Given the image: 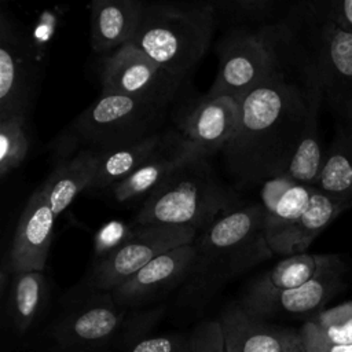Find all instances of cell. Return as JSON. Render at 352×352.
<instances>
[{"instance_id": "1", "label": "cell", "mask_w": 352, "mask_h": 352, "mask_svg": "<svg viewBox=\"0 0 352 352\" xmlns=\"http://www.w3.org/2000/svg\"><path fill=\"white\" fill-rule=\"evenodd\" d=\"M311 84H298L286 65L238 102V125L223 148L226 169L241 186L286 175L302 133Z\"/></svg>"}, {"instance_id": "2", "label": "cell", "mask_w": 352, "mask_h": 352, "mask_svg": "<svg viewBox=\"0 0 352 352\" xmlns=\"http://www.w3.org/2000/svg\"><path fill=\"white\" fill-rule=\"evenodd\" d=\"M216 22L213 1H144L131 44L183 81L208 52Z\"/></svg>"}, {"instance_id": "3", "label": "cell", "mask_w": 352, "mask_h": 352, "mask_svg": "<svg viewBox=\"0 0 352 352\" xmlns=\"http://www.w3.org/2000/svg\"><path fill=\"white\" fill-rule=\"evenodd\" d=\"M169 103L100 94L56 138V161L78 151L96 154L140 142L162 132Z\"/></svg>"}, {"instance_id": "4", "label": "cell", "mask_w": 352, "mask_h": 352, "mask_svg": "<svg viewBox=\"0 0 352 352\" xmlns=\"http://www.w3.org/2000/svg\"><path fill=\"white\" fill-rule=\"evenodd\" d=\"M293 19L305 30V44L290 33V44L301 67L319 85L323 103L338 124L352 125V33L330 14L327 4H304Z\"/></svg>"}, {"instance_id": "5", "label": "cell", "mask_w": 352, "mask_h": 352, "mask_svg": "<svg viewBox=\"0 0 352 352\" xmlns=\"http://www.w3.org/2000/svg\"><path fill=\"white\" fill-rule=\"evenodd\" d=\"M236 208L234 190L216 175L208 158L198 157L177 168L146 198L133 223L188 226L201 232Z\"/></svg>"}, {"instance_id": "6", "label": "cell", "mask_w": 352, "mask_h": 352, "mask_svg": "<svg viewBox=\"0 0 352 352\" xmlns=\"http://www.w3.org/2000/svg\"><path fill=\"white\" fill-rule=\"evenodd\" d=\"M192 272L205 283H221L270 258L261 204L239 206L219 217L194 241Z\"/></svg>"}, {"instance_id": "7", "label": "cell", "mask_w": 352, "mask_h": 352, "mask_svg": "<svg viewBox=\"0 0 352 352\" xmlns=\"http://www.w3.org/2000/svg\"><path fill=\"white\" fill-rule=\"evenodd\" d=\"M285 51L280 23L228 30L217 43V73L206 95L227 96L238 103L285 66Z\"/></svg>"}, {"instance_id": "8", "label": "cell", "mask_w": 352, "mask_h": 352, "mask_svg": "<svg viewBox=\"0 0 352 352\" xmlns=\"http://www.w3.org/2000/svg\"><path fill=\"white\" fill-rule=\"evenodd\" d=\"M198 234V230L188 226L136 224L132 236L120 249L94 263L89 283L95 289L111 292L157 256L192 243Z\"/></svg>"}, {"instance_id": "9", "label": "cell", "mask_w": 352, "mask_h": 352, "mask_svg": "<svg viewBox=\"0 0 352 352\" xmlns=\"http://www.w3.org/2000/svg\"><path fill=\"white\" fill-rule=\"evenodd\" d=\"M41 70L28 32L3 10L0 14V120L26 118Z\"/></svg>"}, {"instance_id": "10", "label": "cell", "mask_w": 352, "mask_h": 352, "mask_svg": "<svg viewBox=\"0 0 352 352\" xmlns=\"http://www.w3.org/2000/svg\"><path fill=\"white\" fill-rule=\"evenodd\" d=\"M100 94L170 103L182 81L128 43L109 52L100 66Z\"/></svg>"}, {"instance_id": "11", "label": "cell", "mask_w": 352, "mask_h": 352, "mask_svg": "<svg viewBox=\"0 0 352 352\" xmlns=\"http://www.w3.org/2000/svg\"><path fill=\"white\" fill-rule=\"evenodd\" d=\"M56 214L38 187L28 199L8 250L7 271L10 275L21 272H44L50 246L54 238Z\"/></svg>"}, {"instance_id": "12", "label": "cell", "mask_w": 352, "mask_h": 352, "mask_svg": "<svg viewBox=\"0 0 352 352\" xmlns=\"http://www.w3.org/2000/svg\"><path fill=\"white\" fill-rule=\"evenodd\" d=\"M348 267L337 256L324 270L307 283L267 296L242 300L241 307L250 315H305L320 311L344 287Z\"/></svg>"}, {"instance_id": "13", "label": "cell", "mask_w": 352, "mask_h": 352, "mask_svg": "<svg viewBox=\"0 0 352 352\" xmlns=\"http://www.w3.org/2000/svg\"><path fill=\"white\" fill-rule=\"evenodd\" d=\"M238 103L227 96H205L177 122L183 140L201 157L209 158L232 139L238 125Z\"/></svg>"}, {"instance_id": "14", "label": "cell", "mask_w": 352, "mask_h": 352, "mask_svg": "<svg viewBox=\"0 0 352 352\" xmlns=\"http://www.w3.org/2000/svg\"><path fill=\"white\" fill-rule=\"evenodd\" d=\"M198 157L177 129H168L162 144L132 175L110 187L111 195L117 202H131L144 195L147 198L177 168Z\"/></svg>"}, {"instance_id": "15", "label": "cell", "mask_w": 352, "mask_h": 352, "mask_svg": "<svg viewBox=\"0 0 352 352\" xmlns=\"http://www.w3.org/2000/svg\"><path fill=\"white\" fill-rule=\"evenodd\" d=\"M195 256L194 242L165 252L110 293L117 304L140 302L191 275Z\"/></svg>"}, {"instance_id": "16", "label": "cell", "mask_w": 352, "mask_h": 352, "mask_svg": "<svg viewBox=\"0 0 352 352\" xmlns=\"http://www.w3.org/2000/svg\"><path fill=\"white\" fill-rule=\"evenodd\" d=\"M220 322L226 352H305L300 333L264 326L242 307L231 308Z\"/></svg>"}, {"instance_id": "17", "label": "cell", "mask_w": 352, "mask_h": 352, "mask_svg": "<svg viewBox=\"0 0 352 352\" xmlns=\"http://www.w3.org/2000/svg\"><path fill=\"white\" fill-rule=\"evenodd\" d=\"M142 0H94L89 6V40L95 52H113L131 43L143 12Z\"/></svg>"}, {"instance_id": "18", "label": "cell", "mask_w": 352, "mask_h": 352, "mask_svg": "<svg viewBox=\"0 0 352 352\" xmlns=\"http://www.w3.org/2000/svg\"><path fill=\"white\" fill-rule=\"evenodd\" d=\"M352 206L351 199L336 198L314 190L311 201L301 217L283 234L268 243L274 254L293 256L305 253L311 242L344 210Z\"/></svg>"}, {"instance_id": "19", "label": "cell", "mask_w": 352, "mask_h": 352, "mask_svg": "<svg viewBox=\"0 0 352 352\" xmlns=\"http://www.w3.org/2000/svg\"><path fill=\"white\" fill-rule=\"evenodd\" d=\"M315 187L298 184L286 176L267 180L261 198L265 238L270 243L290 228L309 205Z\"/></svg>"}, {"instance_id": "20", "label": "cell", "mask_w": 352, "mask_h": 352, "mask_svg": "<svg viewBox=\"0 0 352 352\" xmlns=\"http://www.w3.org/2000/svg\"><path fill=\"white\" fill-rule=\"evenodd\" d=\"M99 154L78 151L55 162V166L41 186L50 206L58 216L85 188L89 190L96 173Z\"/></svg>"}, {"instance_id": "21", "label": "cell", "mask_w": 352, "mask_h": 352, "mask_svg": "<svg viewBox=\"0 0 352 352\" xmlns=\"http://www.w3.org/2000/svg\"><path fill=\"white\" fill-rule=\"evenodd\" d=\"M337 254H315V253H300L287 256L286 258L276 263L274 267L253 279L242 300L256 298L271 293L289 290L298 287L322 270H324Z\"/></svg>"}, {"instance_id": "22", "label": "cell", "mask_w": 352, "mask_h": 352, "mask_svg": "<svg viewBox=\"0 0 352 352\" xmlns=\"http://www.w3.org/2000/svg\"><path fill=\"white\" fill-rule=\"evenodd\" d=\"M307 77L311 84L309 109L297 148L285 176L294 183L315 187L324 160L319 138V110L323 104V99L319 85L309 74H307Z\"/></svg>"}, {"instance_id": "23", "label": "cell", "mask_w": 352, "mask_h": 352, "mask_svg": "<svg viewBox=\"0 0 352 352\" xmlns=\"http://www.w3.org/2000/svg\"><path fill=\"white\" fill-rule=\"evenodd\" d=\"M168 129L110 151L99 154L98 168L89 190H106L132 175L165 140Z\"/></svg>"}, {"instance_id": "24", "label": "cell", "mask_w": 352, "mask_h": 352, "mask_svg": "<svg viewBox=\"0 0 352 352\" xmlns=\"http://www.w3.org/2000/svg\"><path fill=\"white\" fill-rule=\"evenodd\" d=\"M337 125V136L324 154L315 188L352 201V125Z\"/></svg>"}, {"instance_id": "25", "label": "cell", "mask_w": 352, "mask_h": 352, "mask_svg": "<svg viewBox=\"0 0 352 352\" xmlns=\"http://www.w3.org/2000/svg\"><path fill=\"white\" fill-rule=\"evenodd\" d=\"M47 293L44 272H21L12 275L8 309L16 327L23 331L36 319Z\"/></svg>"}, {"instance_id": "26", "label": "cell", "mask_w": 352, "mask_h": 352, "mask_svg": "<svg viewBox=\"0 0 352 352\" xmlns=\"http://www.w3.org/2000/svg\"><path fill=\"white\" fill-rule=\"evenodd\" d=\"M111 293L95 304L82 308L67 322L72 336L81 341H98L109 337L120 326L122 312L117 309Z\"/></svg>"}, {"instance_id": "27", "label": "cell", "mask_w": 352, "mask_h": 352, "mask_svg": "<svg viewBox=\"0 0 352 352\" xmlns=\"http://www.w3.org/2000/svg\"><path fill=\"white\" fill-rule=\"evenodd\" d=\"M26 118L11 117L0 120V176L6 177L16 169L29 153Z\"/></svg>"}, {"instance_id": "28", "label": "cell", "mask_w": 352, "mask_h": 352, "mask_svg": "<svg viewBox=\"0 0 352 352\" xmlns=\"http://www.w3.org/2000/svg\"><path fill=\"white\" fill-rule=\"evenodd\" d=\"M305 329L331 344H352V301L320 311Z\"/></svg>"}, {"instance_id": "29", "label": "cell", "mask_w": 352, "mask_h": 352, "mask_svg": "<svg viewBox=\"0 0 352 352\" xmlns=\"http://www.w3.org/2000/svg\"><path fill=\"white\" fill-rule=\"evenodd\" d=\"M67 7L56 6L48 10H43L37 19L34 21L30 32H28V38L37 63L44 67L48 48L55 37L56 29L65 15Z\"/></svg>"}, {"instance_id": "30", "label": "cell", "mask_w": 352, "mask_h": 352, "mask_svg": "<svg viewBox=\"0 0 352 352\" xmlns=\"http://www.w3.org/2000/svg\"><path fill=\"white\" fill-rule=\"evenodd\" d=\"M136 224H126L122 220H110L104 223L94 236L95 261L107 257L120 249L133 234Z\"/></svg>"}, {"instance_id": "31", "label": "cell", "mask_w": 352, "mask_h": 352, "mask_svg": "<svg viewBox=\"0 0 352 352\" xmlns=\"http://www.w3.org/2000/svg\"><path fill=\"white\" fill-rule=\"evenodd\" d=\"M216 16L226 15L236 21H260L270 15L274 1L271 0H236V1H213Z\"/></svg>"}, {"instance_id": "32", "label": "cell", "mask_w": 352, "mask_h": 352, "mask_svg": "<svg viewBox=\"0 0 352 352\" xmlns=\"http://www.w3.org/2000/svg\"><path fill=\"white\" fill-rule=\"evenodd\" d=\"M190 352H226L221 322L208 320L201 323L190 340Z\"/></svg>"}, {"instance_id": "33", "label": "cell", "mask_w": 352, "mask_h": 352, "mask_svg": "<svg viewBox=\"0 0 352 352\" xmlns=\"http://www.w3.org/2000/svg\"><path fill=\"white\" fill-rule=\"evenodd\" d=\"M305 352H352V344H331L302 326L300 331Z\"/></svg>"}, {"instance_id": "34", "label": "cell", "mask_w": 352, "mask_h": 352, "mask_svg": "<svg viewBox=\"0 0 352 352\" xmlns=\"http://www.w3.org/2000/svg\"><path fill=\"white\" fill-rule=\"evenodd\" d=\"M179 345L170 337H154L138 342L131 352H176Z\"/></svg>"}, {"instance_id": "35", "label": "cell", "mask_w": 352, "mask_h": 352, "mask_svg": "<svg viewBox=\"0 0 352 352\" xmlns=\"http://www.w3.org/2000/svg\"><path fill=\"white\" fill-rule=\"evenodd\" d=\"M331 16L346 30L352 33V0L326 3Z\"/></svg>"}, {"instance_id": "36", "label": "cell", "mask_w": 352, "mask_h": 352, "mask_svg": "<svg viewBox=\"0 0 352 352\" xmlns=\"http://www.w3.org/2000/svg\"><path fill=\"white\" fill-rule=\"evenodd\" d=\"M349 274H351V279H352V268L349 270Z\"/></svg>"}]
</instances>
